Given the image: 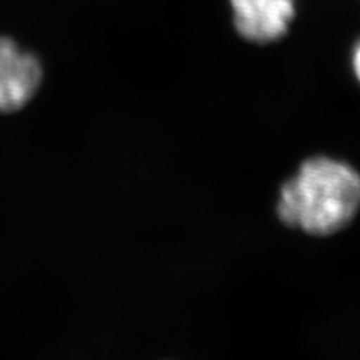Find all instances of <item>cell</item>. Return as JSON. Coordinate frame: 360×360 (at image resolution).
<instances>
[{"mask_svg":"<svg viewBox=\"0 0 360 360\" xmlns=\"http://www.w3.org/2000/svg\"><path fill=\"white\" fill-rule=\"evenodd\" d=\"M360 180L353 168L329 158H312L281 189L278 215L288 227L328 236L353 219Z\"/></svg>","mask_w":360,"mask_h":360,"instance_id":"6da1fadb","label":"cell"},{"mask_svg":"<svg viewBox=\"0 0 360 360\" xmlns=\"http://www.w3.org/2000/svg\"><path fill=\"white\" fill-rule=\"evenodd\" d=\"M41 80L42 68L35 56L0 37V111L25 107L35 96Z\"/></svg>","mask_w":360,"mask_h":360,"instance_id":"7a4b0ae2","label":"cell"},{"mask_svg":"<svg viewBox=\"0 0 360 360\" xmlns=\"http://www.w3.org/2000/svg\"><path fill=\"white\" fill-rule=\"evenodd\" d=\"M234 26L258 44L283 38L296 14V0H230Z\"/></svg>","mask_w":360,"mask_h":360,"instance_id":"3957f363","label":"cell"}]
</instances>
